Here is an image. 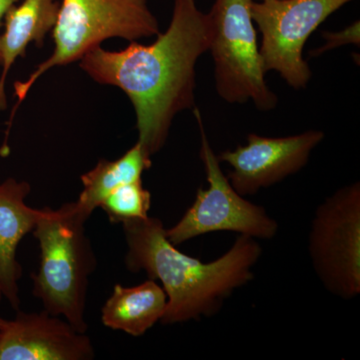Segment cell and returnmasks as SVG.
<instances>
[{
	"label": "cell",
	"instance_id": "1",
	"mask_svg": "<svg viewBox=\"0 0 360 360\" xmlns=\"http://www.w3.org/2000/svg\"><path fill=\"white\" fill-rule=\"evenodd\" d=\"M210 16L195 0H174L167 30L155 42H130L117 51L101 45L80 59V68L99 84L122 89L134 105L139 142L149 156L165 146L175 116L193 108L195 66L210 51Z\"/></svg>",
	"mask_w": 360,
	"mask_h": 360
},
{
	"label": "cell",
	"instance_id": "2",
	"mask_svg": "<svg viewBox=\"0 0 360 360\" xmlns=\"http://www.w3.org/2000/svg\"><path fill=\"white\" fill-rule=\"evenodd\" d=\"M122 224L127 269L143 270L149 279L160 281L167 293V309L160 319L165 326L217 314L234 290L253 278L252 267L262 255L255 238L240 234L221 257L205 264L177 250L160 219L148 217Z\"/></svg>",
	"mask_w": 360,
	"mask_h": 360
},
{
	"label": "cell",
	"instance_id": "3",
	"mask_svg": "<svg viewBox=\"0 0 360 360\" xmlns=\"http://www.w3.org/2000/svg\"><path fill=\"white\" fill-rule=\"evenodd\" d=\"M89 219L73 201L58 210H40L32 231L40 248L39 270L32 274V295L45 311L63 316L82 333L89 328L85 311L89 277L97 267L85 232Z\"/></svg>",
	"mask_w": 360,
	"mask_h": 360
},
{
	"label": "cell",
	"instance_id": "4",
	"mask_svg": "<svg viewBox=\"0 0 360 360\" xmlns=\"http://www.w3.org/2000/svg\"><path fill=\"white\" fill-rule=\"evenodd\" d=\"M160 32V23L149 8L148 0H61L52 30L53 52L25 80L14 84L18 103L7 131L28 92L47 71L80 60L104 40L118 37L137 41Z\"/></svg>",
	"mask_w": 360,
	"mask_h": 360
},
{
	"label": "cell",
	"instance_id": "5",
	"mask_svg": "<svg viewBox=\"0 0 360 360\" xmlns=\"http://www.w3.org/2000/svg\"><path fill=\"white\" fill-rule=\"evenodd\" d=\"M253 0H215L208 13L212 35L210 51L214 63L217 94L229 103L252 101L269 111L278 98L265 82V70L251 16Z\"/></svg>",
	"mask_w": 360,
	"mask_h": 360
},
{
	"label": "cell",
	"instance_id": "6",
	"mask_svg": "<svg viewBox=\"0 0 360 360\" xmlns=\"http://www.w3.org/2000/svg\"><path fill=\"white\" fill-rule=\"evenodd\" d=\"M193 111L200 129V158L208 187H200L184 217L174 226L165 229L168 240L177 246L215 231L238 232L253 238H274L278 231L276 220L270 217L262 206L245 200L232 187L206 136L200 110L194 106Z\"/></svg>",
	"mask_w": 360,
	"mask_h": 360
},
{
	"label": "cell",
	"instance_id": "7",
	"mask_svg": "<svg viewBox=\"0 0 360 360\" xmlns=\"http://www.w3.org/2000/svg\"><path fill=\"white\" fill-rule=\"evenodd\" d=\"M309 252L317 277L329 292L345 300L359 295V182L338 189L317 207Z\"/></svg>",
	"mask_w": 360,
	"mask_h": 360
},
{
	"label": "cell",
	"instance_id": "8",
	"mask_svg": "<svg viewBox=\"0 0 360 360\" xmlns=\"http://www.w3.org/2000/svg\"><path fill=\"white\" fill-rule=\"evenodd\" d=\"M354 0H260L251 16L262 33L260 56L265 72L276 70L286 84L304 89L311 78L303 49L331 14Z\"/></svg>",
	"mask_w": 360,
	"mask_h": 360
},
{
	"label": "cell",
	"instance_id": "9",
	"mask_svg": "<svg viewBox=\"0 0 360 360\" xmlns=\"http://www.w3.org/2000/svg\"><path fill=\"white\" fill-rule=\"evenodd\" d=\"M323 139L321 130L286 137L250 134L246 146L224 151L217 158L232 167L226 175L232 187L240 195H253L302 169Z\"/></svg>",
	"mask_w": 360,
	"mask_h": 360
},
{
	"label": "cell",
	"instance_id": "10",
	"mask_svg": "<svg viewBox=\"0 0 360 360\" xmlns=\"http://www.w3.org/2000/svg\"><path fill=\"white\" fill-rule=\"evenodd\" d=\"M94 355L86 333L45 310H18L0 323V360H90Z\"/></svg>",
	"mask_w": 360,
	"mask_h": 360
},
{
	"label": "cell",
	"instance_id": "11",
	"mask_svg": "<svg viewBox=\"0 0 360 360\" xmlns=\"http://www.w3.org/2000/svg\"><path fill=\"white\" fill-rule=\"evenodd\" d=\"M30 191L32 186L25 180L9 177L0 184V290L16 311L20 307L18 281L22 276L16 253L21 240L34 229L40 212L26 205Z\"/></svg>",
	"mask_w": 360,
	"mask_h": 360
},
{
	"label": "cell",
	"instance_id": "12",
	"mask_svg": "<svg viewBox=\"0 0 360 360\" xmlns=\"http://www.w3.org/2000/svg\"><path fill=\"white\" fill-rule=\"evenodd\" d=\"M59 4L58 0H20L7 11L0 37V111L7 108L6 78L13 63L18 58H25L30 44L39 47L44 44L58 20Z\"/></svg>",
	"mask_w": 360,
	"mask_h": 360
},
{
	"label": "cell",
	"instance_id": "13",
	"mask_svg": "<svg viewBox=\"0 0 360 360\" xmlns=\"http://www.w3.org/2000/svg\"><path fill=\"white\" fill-rule=\"evenodd\" d=\"M167 304V293L153 279L132 288L116 284L104 303L101 319L106 328L141 336L160 321Z\"/></svg>",
	"mask_w": 360,
	"mask_h": 360
},
{
	"label": "cell",
	"instance_id": "14",
	"mask_svg": "<svg viewBox=\"0 0 360 360\" xmlns=\"http://www.w3.org/2000/svg\"><path fill=\"white\" fill-rule=\"evenodd\" d=\"M151 165L150 156L139 142L117 160H99L96 167L82 175L84 188L77 200L78 206L90 217L108 194L123 184L141 180Z\"/></svg>",
	"mask_w": 360,
	"mask_h": 360
},
{
	"label": "cell",
	"instance_id": "15",
	"mask_svg": "<svg viewBox=\"0 0 360 360\" xmlns=\"http://www.w3.org/2000/svg\"><path fill=\"white\" fill-rule=\"evenodd\" d=\"M151 194L142 186V180L117 187L108 194L99 207L103 208L111 224H122L129 220L149 217Z\"/></svg>",
	"mask_w": 360,
	"mask_h": 360
},
{
	"label": "cell",
	"instance_id": "16",
	"mask_svg": "<svg viewBox=\"0 0 360 360\" xmlns=\"http://www.w3.org/2000/svg\"><path fill=\"white\" fill-rule=\"evenodd\" d=\"M322 37L326 39V44L322 45L319 49L310 51L309 56L311 58L321 56L324 52L333 51L336 47L342 46L345 44H354L359 46L360 44V25L359 20L355 21L345 30L338 32H322Z\"/></svg>",
	"mask_w": 360,
	"mask_h": 360
},
{
	"label": "cell",
	"instance_id": "17",
	"mask_svg": "<svg viewBox=\"0 0 360 360\" xmlns=\"http://www.w3.org/2000/svg\"><path fill=\"white\" fill-rule=\"evenodd\" d=\"M20 0H0V30L4 27V18H6L7 11L20 2ZM1 37V32H0ZM1 51H0V66H1Z\"/></svg>",
	"mask_w": 360,
	"mask_h": 360
},
{
	"label": "cell",
	"instance_id": "18",
	"mask_svg": "<svg viewBox=\"0 0 360 360\" xmlns=\"http://www.w3.org/2000/svg\"><path fill=\"white\" fill-rule=\"evenodd\" d=\"M2 298H4V295H2L1 290H0V302H1ZM2 321H4V319L0 317V323H1Z\"/></svg>",
	"mask_w": 360,
	"mask_h": 360
}]
</instances>
